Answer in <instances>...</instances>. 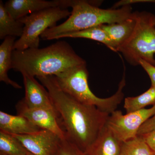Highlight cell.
I'll return each instance as SVG.
<instances>
[{"label": "cell", "instance_id": "7a4b0ae2", "mask_svg": "<svg viewBox=\"0 0 155 155\" xmlns=\"http://www.w3.org/2000/svg\"><path fill=\"white\" fill-rule=\"evenodd\" d=\"M86 64L67 42L60 41L43 48H28L12 53V69L32 77L59 75Z\"/></svg>", "mask_w": 155, "mask_h": 155}, {"label": "cell", "instance_id": "e0dca14e", "mask_svg": "<svg viewBox=\"0 0 155 155\" xmlns=\"http://www.w3.org/2000/svg\"><path fill=\"white\" fill-rule=\"evenodd\" d=\"M64 38H84L93 40L104 44L112 51L116 52L110 39L105 31L102 28L101 25L84 30L65 34L58 36L57 39Z\"/></svg>", "mask_w": 155, "mask_h": 155}, {"label": "cell", "instance_id": "3957f363", "mask_svg": "<svg viewBox=\"0 0 155 155\" xmlns=\"http://www.w3.org/2000/svg\"><path fill=\"white\" fill-rule=\"evenodd\" d=\"M59 7H71V15L60 25L47 29L41 37L43 40L57 39L62 35L84 30L103 24L118 23L133 17L130 5L118 9H101L96 1L83 0H58Z\"/></svg>", "mask_w": 155, "mask_h": 155}, {"label": "cell", "instance_id": "6da1fadb", "mask_svg": "<svg viewBox=\"0 0 155 155\" xmlns=\"http://www.w3.org/2000/svg\"><path fill=\"white\" fill-rule=\"evenodd\" d=\"M37 78L49 93L66 139L86 152L105 126L110 114L67 94L59 86L54 76Z\"/></svg>", "mask_w": 155, "mask_h": 155}, {"label": "cell", "instance_id": "5bb4252c", "mask_svg": "<svg viewBox=\"0 0 155 155\" xmlns=\"http://www.w3.org/2000/svg\"><path fill=\"white\" fill-rule=\"evenodd\" d=\"M136 24L135 12L134 16L118 23L101 25L110 37L116 52L128 40L133 34Z\"/></svg>", "mask_w": 155, "mask_h": 155}, {"label": "cell", "instance_id": "44dd1931", "mask_svg": "<svg viewBox=\"0 0 155 155\" xmlns=\"http://www.w3.org/2000/svg\"><path fill=\"white\" fill-rule=\"evenodd\" d=\"M55 155H88L67 139L61 140Z\"/></svg>", "mask_w": 155, "mask_h": 155}, {"label": "cell", "instance_id": "484cf974", "mask_svg": "<svg viewBox=\"0 0 155 155\" xmlns=\"http://www.w3.org/2000/svg\"><path fill=\"white\" fill-rule=\"evenodd\" d=\"M153 25H155V16L154 17L153 20Z\"/></svg>", "mask_w": 155, "mask_h": 155}, {"label": "cell", "instance_id": "52a82bcc", "mask_svg": "<svg viewBox=\"0 0 155 155\" xmlns=\"http://www.w3.org/2000/svg\"><path fill=\"white\" fill-rule=\"evenodd\" d=\"M155 114V105L123 115L121 110H116L110 114L107 127L121 142L136 137L140 127Z\"/></svg>", "mask_w": 155, "mask_h": 155}, {"label": "cell", "instance_id": "d6986e66", "mask_svg": "<svg viewBox=\"0 0 155 155\" xmlns=\"http://www.w3.org/2000/svg\"><path fill=\"white\" fill-rule=\"evenodd\" d=\"M143 135H137L122 143L120 155H154Z\"/></svg>", "mask_w": 155, "mask_h": 155}, {"label": "cell", "instance_id": "ba28073f", "mask_svg": "<svg viewBox=\"0 0 155 155\" xmlns=\"http://www.w3.org/2000/svg\"><path fill=\"white\" fill-rule=\"evenodd\" d=\"M16 109L17 115L24 116L43 130L53 132L61 139H66L65 132L60 125L59 116L55 109L29 108L26 106L23 98L17 103Z\"/></svg>", "mask_w": 155, "mask_h": 155}, {"label": "cell", "instance_id": "5b68a950", "mask_svg": "<svg viewBox=\"0 0 155 155\" xmlns=\"http://www.w3.org/2000/svg\"><path fill=\"white\" fill-rule=\"evenodd\" d=\"M135 29L128 40L118 50L125 60L132 66L139 65L144 60L155 66V16L149 12H135Z\"/></svg>", "mask_w": 155, "mask_h": 155}, {"label": "cell", "instance_id": "9c48e42d", "mask_svg": "<svg viewBox=\"0 0 155 155\" xmlns=\"http://www.w3.org/2000/svg\"><path fill=\"white\" fill-rule=\"evenodd\" d=\"M11 134L17 138L28 152L34 155H55L62 140L55 134L46 130L31 134Z\"/></svg>", "mask_w": 155, "mask_h": 155}, {"label": "cell", "instance_id": "30bf717a", "mask_svg": "<svg viewBox=\"0 0 155 155\" xmlns=\"http://www.w3.org/2000/svg\"><path fill=\"white\" fill-rule=\"evenodd\" d=\"M25 87L24 102L28 107H44L54 109L51 97L46 88L35 77L22 75Z\"/></svg>", "mask_w": 155, "mask_h": 155}, {"label": "cell", "instance_id": "4316f807", "mask_svg": "<svg viewBox=\"0 0 155 155\" xmlns=\"http://www.w3.org/2000/svg\"><path fill=\"white\" fill-rule=\"evenodd\" d=\"M34 155L33 154H32L31 153L28 152V155Z\"/></svg>", "mask_w": 155, "mask_h": 155}, {"label": "cell", "instance_id": "4fadbf2b", "mask_svg": "<svg viewBox=\"0 0 155 155\" xmlns=\"http://www.w3.org/2000/svg\"><path fill=\"white\" fill-rule=\"evenodd\" d=\"M122 144L106 125L94 143L85 152L88 155H120Z\"/></svg>", "mask_w": 155, "mask_h": 155}, {"label": "cell", "instance_id": "ac0fdd59", "mask_svg": "<svg viewBox=\"0 0 155 155\" xmlns=\"http://www.w3.org/2000/svg\"><path fill=\"white\" fill-rule=\"evenodd\" d=\"M155 105V87L151 86L146 91L134 97L126 98L124 107L127 114L144 109L147 106Z\"/></svg>", "mask_w": 155, "mask_h": 155}, {"label": "cell", "instance_id": "277c9868", "mask_svg": "<svg viewBox=\"0 0 155 155\" xmlns=\"http://www.w3.org/2000/svg\"><path fill=\"white\" fill-rule=\"evenodd\" d=\"M55 77L59 86L67 94L81 103L95 106L110 114L116 110L124 97L122 90L125 85V71L117 91L106 98L97 97L90 89L86 64L73 67Z\"/></svg>", "mask_w": 155, "mask_h": 155}, {"label": "cell", "instance_id": "f1b7e54d", "mask_svg": "<svg viewBox=\"0 0 155 155\" xmlns=\"http://www.w3.org/2000/svg\"><path fill=\"white\" fill-rule=\"evenodd\" d=\"M154 155H155V152H154Z\"/></svg>", "mask_w": 155, "mask_h": 155}, {"label": "cell", "instance_id": "8992f818", "mask_svg": "<svg viewBox=\"0 0 155 155\" xmlns=\"http://www.w3.org/2000/svg\"><path fill=\"white\" fill-rule=\"evenodd\" d=\"M71 14L68 9L55 7L38 11L18 19L24 25L23 32L14 43V50L38 48L40 36L43 32L56 26L58 21L69 17Z\"/></svg>", "mask_w": 155, "mask_h": 155}, {"label": "cell", "instance_id": "603a6c76", "mask_svg": "<svg viewBox=\"0 0 155 155\" xmlns=\"http://www.w3.org/2000/svg\"><path fill=\"white\" fill-rule=\"evenodd\" d=\"M139 64L149 76L151 82V86L155 87V66L142 59L139 61Z\"/></svg>", "mask_w": 155, "mask_h": 155}, {"label": "cell", "instance_id": "ffe728a7", "mask_svg": "<svg viewBox=\"0 0 155 155\" xmlns=\"http://www.w3.org/2000/svg\"><path fill=\"white\" fill-rule=\"evenodd\" d=\"M0 153L6 155H27L28 152L14 136L0 130Z\"/></svg>", "mask_w": 155, "mask_h": 155}, {"label": "cell", "instance_id": "d4e9b609", "mask_svg": "<svg viewBox=\"0 0 155 155\" xmlns=\"http://www.w3.org/2000/svg\"><path fill=\"white\" fill-rule=\"evenodd\" d=\"M143 136L149 146L155 152V130Z\"/></svg>", "mask_w": 155, "mask_h": 155}, {"label": "cell", "instance_id": "83f0119b", "mask_svg": "<svg viewBox=\"0 0 155 155\" xmlns=\"http://www.w3.org/2000/svg\"><path fill=\"white\" fill-rule=\"evenodd\" d=\"M0 155H6L5 154L2 153H0Z\"/></svg>", "mask_w": 155, "mask_h": 155}, {"label": "cell", "instance_id": "8fae6325", "mask_svg": "<svg viewBox=\"0 0 155 155\" xmlns=\"http://www.w3.org/2000/svg\"><path fill=\"white\" fill-rule=\"evenodd\" d=\"M5 8L14 19L20 18L50 8L59 7L58 0H9L5 4Z\"/></svg>", "mask_w": 155, "mask_h": 155}, {"label": "cell", "instance_id": "7c38bea8", "mask_svg": "<svg viewBox=\"0 0 155 155\" xmlns=\"http://www.w3.org/2000/svg\"><path fill=\"white\" fill-rule=\"evenodd\" d=\"M41 130L24 116H14L0 111V130L10 134L24 135Z\"/></svg>", "mask_w": 155, "mask_h": 155}, {"label": "cell", "instance_id": "cb8c5ba5", "mask_svg": "<svg viewBox=\"0 0 155 155\" xmlns=\"http://www.w3.org/2000/svg\"><path fill=\"white\" fill-rule=\"evenodd\" d=\"M138 3H155V0H122L119 1L114 4L112 8L117 9L119 7L130 5L132 4Z\"/></svg>", "mask_w": 155, "mask_h": 155}, {"label": "cell", "instance_id": "9a60e30c", "mask_svg": "<svg viewBox=\"0 0 155 155\" xmlns=\"http://www.w3.org/2000/svg\"><path fill=\"white\" fill-rule=\"evenodd\" d=\"M15 39L14 37H7L0 45V81L14 88L21 89L22 87L11 80L8 75L9 69H12V53Z\"/></svg>", "mask_w": 155, "mask_h": 155}, {"label": "cell", "instance_id": "7402d4cb", "mask_svg": "<svg viewBox=\"0 0 155 155\" xmlns=\"http://www.w3.org/2000/svg\"><path fill=\"white\" fill-rule=\"evenodd\" d=\"M155 130V114L145 122L138 130L137 135H144Z\"/></svg>", "mask_w": 155, "mask_h": 155}, {"label": "cell", "instance_id": "2e32d148", "mask_svg": "<svg viewBox=\"0 0 155 155\" xmlns=\"http://www.w3.org/2000/svg\"><path fill=\"white\" fill-rule=\"evenodd\" d=\"M24 25L13 18L5 8L2 1H0V39L8 36H22Z\"/></svg>", "mask_w": 155, "mask_h": 155}]
</instances>
